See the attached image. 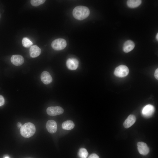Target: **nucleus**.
Masks as SVG:
<instances>
[{
    "instance_id": "1",
    "label": "nucleus",
    "mask_w": 158,
    "mask_h": 158,
    "mask_svg": "<svg viewBox=\"0 0 158 158\" xmlns=\"http://www.w3.org/2000/svg\"><path fill=\"white\" fill-rule=\"evenodd\" d=\"M90 13L89 8L86 6H80L75 7L73 11V15L76 19L82 20L88 17Z\"/></svg>"
},
{
    "instance_id": "2",
    "label": "nucleus",
    "mask_w": 158,
    "mask_h": 158,
    "mask_svg": "<svg viewBox=\"0 0 158 158\" xmlns=\"http://www.w3.org/2000/svg\"><path fill=\"white\" fill-rule=\"evenodd\" d=\"M35 126L31 122L26 123L20 128V133L22 136L25 138L31 137L35 134Z\"/></svg>"
},
{
    "instance_id": "3",
    "label": "nucleus",
    "mask_w": 158,
    "mask_h": 158,
    "mask_svg": "<svg viewBox=\"0 0 158 158\" xmlns=\"http://www.w3.org/2000/svg\"><path fill=\"white\" fill-rule=\"evenodd\" d=\"M67 45L66 40L62 38L57 39L52 42L51 46L54 49L60 50L65 48Z\"/></svg>"
},
{
    "instance_id": "4",
    "label": "nucleus",
    "mask_w": 158,
    "mask_h": 158,
    "mask_svg": "<svg viewBox=\"0 0 158 158\" xmlns=\"http://www.w3.org/2000/svg\"><path fill=\"white\" fill-rule=\"evenodd\" d=\"M129 72V70L126 66L121 65L117 67L114 71V74L116 76L123 77L127 76Z\"/></svg>"
},
{
    "instance_id": "5",
    "label": "nucleus",
    "mask_w": 158,
    "mask_h": 158,
    "mask_svg": "<svg viewBox=\"0 0 158 158\" xmlns=\"http://www.w3.org/2000/svg\"><path fill=\"white\" fill-rule=\"evenodd\" d=\"M155 108L151 104H147L142 109V114L144 117L149 118L152 116L154 113Z\"/></svg>"
},
{
    "instance_id": "6",
    "label": "nucleus",
    "mask_w": 158,
    "mask_h": 158,
    "mask_svg": "<svg viewBox=\"0 0 158 158\" xmlns=\"http://www.w3.org/2000/svg\"><path fill=\"white\" fill-rule=\"evenodd\" d=\"M46 111L48 115L55 116L62 114L64 110L60 107H50L47 108Z\"/></svg>"
},
{
    "instance_id": "7",
    "label": "nucleus",
    "mask_w": 158,
    "mask_h": 158,
    "mask_svg": "<svg viewBox=\"0 0 158 158\" xmlns=\"http://www.w3.org/2000/svg\"><path fill=\"white\" fill-rule=\"evenodd\" d=\"M67 68L70 70H75L79 65V61L76 59L70 58L68 59L66 62Z\"/></svg>"
},
{
    "instance_id": "8",
    "label": "nucleus",
    "mask_w": 158,
    "mask_h": 158,
    "mask_svg": "<svg viewBox=\"0 0 158 158\" xmlns=\"http://www.w3.org/2000/svg\"><path fill=\"white\" fill-rule=\"evenodd\" d=\"M137 146L138 150L141 154L146 155L149 152V148L145 142H138L137 143Z\"/></svg>"
},
{
    "instance_id": "9",
    "label": "nucleus",
    "mask_w": 158,
    "mask_h": 158,
    "mask_svg": "<svg viewBox=\"0 0 158 158\" xmlns=\"http://www.w3.org/2000/svg\"><path fill=\"white\" fill-rule=\"evenodd\" d=\"M46 128L48 131L50 133H54L57 130L56 123L53 120H49L46 123Z\"/></svg>"
},
{
    "instance_id": "10",
    "label": "nucleus",
    "mask_w": 158,
    "mask_h": 158,
    "mask_svg": "<svg viewBox=\"0 0 158 158\" xmlns=\"http://www.w3.org/2000/svg\"><path fill=\"white\" fill-rule=\"evenodd\" d=\"M11 60L14 65L18 66L22 65L24 62L23 57L19 55H14L12 56Z\"/></svg>"
},
{
    "instance_id": "11",
    "label": "nucleus",
    "mask_w": 158,
    "mask_h": 158,
    "mask_svg": "<svg viewBox=\"0 0 158 158\" xmlns=\"http://www.w3.org/2000/svg\"><path fill=\"white\" fill-rule=\"evenodd\" d=\"M41 79L43 83L46 85L50 83L52 80V78L50 73L45 71L42 73Z\"/></svg>"
},
{
    "instance_id": "12",
    "label": "nucleus",
    "mask_w": 158,
    "mask_h": 158,
    "mask_svg": "<svg viewBox=\"0 0 158 158\" xmlns=\"http://www.w3.org/2000/svg\"><path fill=\"white\" fill-rule=\"evenodd\" d=\"M136 117L133 115H130L126 119L123 123L124 127L126 128L131 126L135 122Z\"/></svg>"
},
{
    "instance_id": "13",
    "label": "nucleus",
    "mask_w": 158,
    "mask_h": 158,
    "mask_svg": "<svg viewBox=\"0 0 158 158\" xmlns=\"http://www.w3.org/2000/svg\"><path fill=\"white\" fill-rule=\"evenodd\" d=\"M41 52L40 49L37 46H32L30 49V54L32 58H35L39 56Z\"/></svg>"
},
{
    "instance_id": "14",
    "label": "nucleus",
    "mask_w": 158,
    "mask_h": 158,
    "mask_svg": "<svg viewBox=\"0 0 158 158\" xmlns=\"http://www.w3.org/2000/svg\"><path fill=\"white\" fill-rule=\"evenodd\" d=\"M135 46L134 42L131 40H128L124 43L123 50L126 53H128L132 51Z\"/></svg>"
},
{
    "instance_id": "15",
    "label": "nucleus",
    "mask_w": 158,
    "mask_h": 158,
    "mask_svg": "<svg viewBox=\"0 0 158 158\" xmlns=\"http://www.w3.org/2000/svg\"><path fill=\"white\" fill-rule=\"evenodd\" d=\"M75 124L73 121L68 120L64 122L62 124V127L64 130H70L73 129Z\"/></svg>"
},
{
    "instance_id": "16",
    "label": "nucleus",
    "mask_w": 158,
    "mask_h": 158,
    "mask_svg": "<svg viewBox=\"0 0 158 158\" xmlns=\"http://www.w3.org/2000/svg\"><path fill=\"white\" fill-rule=\"evenodd\" d=\"M141 2L140 0H129L127 1V4L130 8H135L140 5Z\"/></svg>"
},
{
    "instance_id": "17",
    "label": "nucleus",
    "mask_w": 158,
    "mask_h": 158,
    "mask_svg": "<svg viewBox=\"0 0 158 158\" xmlns=\"http://www.w3.org/2000/svg\"><path fill=\"white\" fill-rule=\"evenodd\" d=\"M88 155V153L86 149L83 148L80 149L78 155L80 158H86Z\"/></svg>"
},
{
    "instance_id": "18",
    "label": "nucleus",
    "mask_w": 158,
    "mask_h": 158,
    "mask_svg": "<svg viewBox=\"0 0 158 158\" xmlns=\"http://www.w3.org/2000/svg\"><path fill=\"white\" fill-rule=\"evenodd\" d=\"M22 43L23 46L26 47H28L32 44V42L27 37L24 38L22 40Z\"/></svg>"
},
{
    "instance_id": "19",
    "label": "nucleus",
    "mask_w": 158,
    "mask_h": 158,
    "mask_svg": "<svg viewBox=\"0 0 158 158\" xmlns=\"http://www.w3.org/2000/svg\"><path fill=\"white\" fill-rule=\"evenodd\" d=\"M45 1L44 0H31L30 3L33 6H37L43 4Z\"/></svg>"
},
{
    "instance_id": "20",
    "label": "nucleus",
    "mask_w": 158,
    "mask_h": 158,
    "mask_svg": "<svg viewBox=\"0 0 158 158\" xmlns=\"http://www.w3.org/2000/svg\"><path fill=\"white\" fill-rule=\"evenodd\" d=\"M4 103V99L3 97L0 95V107L3 105Z\"/></svg>"
},
{
    "instance_id": "21",
    "label": "nucleus",
    "mask_w": 158,
    "mask_h": 158,
    "mask_svg": "<svg viewBox=\"0 0 158 158\" xmlns=\"http://www.w3.org/2000/svg\"><path fill=\"white\" fill-rule=\"evenodd\" d=\"M88 158H99L98 156L96 154H92L90 155Z\"/></svg>"
},
{
    "instance_id": "22",
    "label": "nucleus",
    "mask_w": 158,
    "mask_h": 158,
    "mask_svg": "<svg viewBox=\"0 0 158 158\" xmlns=\"http://www.w3.org/2000/svg\"><path fill=\"white\" fill-rule=\"evenodd\" d=\"M154 77L155 78L157 79H158V68H157L154 73Z\"/></svg>"
},
{
    "instance_id": "23",
    "label": "nucleus",
    "mask_w": 158,
    "mask_h": 158,
    "mask_svg": "<svg viewBox=\"0 0 158 158\" xmlns=\"http://www.w3.org/2000/svg\"><path fill=\"white\" fill-rule=\"evenodd\" d=\"M17 126L19 128H20L22 126V124L20 122H18L17 123Z\"/></svg>"
},
{
    "instance_id": "24",
    "label": "nucleus",
    "mask_w": 158,
    "mask_h": 158,
    "mask_svg": "<svg viewBox=\"0 0 158 158\" xmlns=\"http://www.w3.org/2000/svg\"><path fill=\"white\" fill-rule=\"evenodd\" d=\"M156 40H158V33H157L156 35Z\"/></svg>"
},
{
    "instance_id": "25",
    "label": "nucleus",
    "mask_w": 158,
    "mask_h": 158,
    "mask_svg": "<svg viewBox=\"0 0 158 158\" xmlns=\"http://www.w3.org/2000/svg\"><path fill=\"white\" fill-rule=\"evenodd\" d=\"M4 158H10L8 156H5Z\"/></svg>"
},
{
    "instance_id": "26",
    "label": "nucleus",
    "mask_w": 158,
    "mask_h": 158,
    "mask_svg": "<svg viewBox=\"0 0 158 158\" xmlns=\"http://www.w3.org/2000/svg\"></svg>"
}]
</instances>
